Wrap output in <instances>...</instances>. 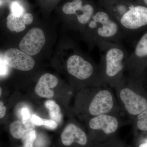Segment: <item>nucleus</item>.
<instances>
[{
	"mask_svg": "<svg viewBox=\"0 0 147 147\" xmlns=\"http://www.w3.org/2000/svg\"><path fill=\"white\" fill-rule=\"evenodd\" d=\"M36 138V131L32 130L27 133L21 139L23 147H34L33 143Z\"/></svg>",
	"mask_w": 147,
	"mask_h": 147,
	"instance_id": "18",
	"label": "nucleus"
},
{
	"mask_svg": "<svg viewBox=\"0 0 147 147\" xmlns=\"http://www.w3.org/2000/svg\"><path fill=\"white\" fill-rule=\"evenodd\" d=\"M85 30L91 48L100 41L121 43L125 36L118 22L112 15L102 11L94 12Z\"/></svg>",
	"mask_w": 147,
	"mask_h": 147,
	"instance_id": "2",
	"label": "nucleus"
},
{
	"mask_svg": "<svg viewBox=\"0 0 147 147\" xmlns=\"http://www.w3.org/2000/svg\"><path fill=\"white\" fill-rule=\"evenodd\" d=\"M119 24L125 34L147 26V7L133 6L122 16Z\"/></svg>",
	"mask_w": 147,
	"mask_h": 147,
	"instance_id": "4",
	"label": "nucleus"
},
{
	"mask_svg": "<svg viewBox=\"0 0 147 147\" xmlns=\"http://www.w3.org/2000/svg\"><path fill=\"white\" fill-rule=\"evenodd\" d=\"M144 1L147 5V0H144Z\"/></svg>",
	"mask_w": 147,
	"mask_h": 147,
	"instance_id": "26",
	"label": "nucleus"
},
{
	"mask_svg": "<svg viewBox=\"0 0 147 147\" xmlns=\"http://www.w3.org/2000/svg\"><path fill=\"white\" fill-rule=\"evenodd\" d=\"M137 126L140 130L147 131V109L138 115Z\"/></svg>",
	"mask_w": 147,
	"mask_h": 147,
	"instance_id": "19",
	"label": "nucleus"
},
{
	"mask_svg": "<svg viewBox=\"0 0 147 147\" xmlns=\"http://www.w3.org/2000/svg\"><path fill=\"white\" fill-rule=\"evenodd\" d=\"M138 147H147V141L139 145Z\"/></svg>",
	"mask_w": 147,
	"mask_h": 147,
	"instance_id": "24",
	"label": "nucleus"
},
{
	"mask_svg": "<svg viewBox=\"0 0 147 147\" xmlns=\"http://www.w3.org/2000/svg\"><path fill=\"white\" fill-rule=\"evenodd\" d=\"M58 124L52 119H42L41 125H44L46 128L51 129H55L57 128Z\"/></svg>",
	"mask_w": 147,
	"mask_h": 147,
	"instance_id": "20",
	"label": "nucleus"
},
{
	"mask_svg": "<svg viewBox=\"0 0 147 147\" xmlns=\"http://www.w3.org/2000/svg\"><path fill=\"white\" fill-rule=\"evenodd\" d=\"M147 58V32L143 35L137 42L134 52L127 57L126 65H131L136 61L146 59Z\"/></svg>",
	"mask_w": 147,
	"mask_h": 147,
	"instance_id": "14",
	"label": "nucleus"
},
{
	"mask_svg": "<svg viewBox=\"0 0 147 147\" xmlns=\"http://www.w3.org/2000/svg\"><path fill=\"white\" fill-rule=\"evenodd\" d=\"M114 100L112 94L107 90L98 92L93 98L89 106V112L92 116L107 114L113 109Z\"/></svg>",
	"mask_w": 147,
	"mask_h": 147,
	"instance_id": "9",
	"label": "nucleus"
},
{
	"mask_svg": "<svg viewBox=\"0 0 147 147\" xmlns=\"http://www.w3.org/2000/svg\"><path fill=\"white\" fill-rule=\"evenodd\" d=\"M45 107L49 111L50 118L58 124L60 123L62 120V115L61 108L58 104L53 100H48L45 103Z\"/></svg>",
	"mask_w": 147,
	"mask_h": 147,
	"instance_id": "16",
	"label": "nucleus"
},
{
	"mask_svg": "<svg viewBox=\"0 0 147 147\" xmlns=\"http://www.w3.org/2000/svg\"><path fill=\"white\" fill-rule=\"evenodd\" d=\"M9 131L14 139H21L26 134L30 131L22 121H16L11 124Z\"/></svg>",
	"mask_w": 147,
	"mask_h": 147,
	"instance_id": "15",
	"label": "nucleus"
},
{
	"mask_svg": "<svg viewBox=\"0 0 147 147\" xmlns=\"http://www.w3.org/2000/svg\"><path fill=\"white\" fill-rule=\"evenodd\" d=\"M23 147V146H20V147Z\"/></svg>",
	"mask_w": 147,
	"mask_h": 147,
	"instance_id": "27",
	"label": "nucleus"
},
{
	"mask_svg": "<svg viewBox=\"0 0 147 147\" xmlns=\"http://www.w3.org/2000/svg\"><path fill=\"white\" fill-rule=\"evenodd\" d=\"M66 68L70 75L81 81L89 79L93 82L100 81L98 68L92 59L78 55H71L67 61Z\"/></svg>",
	"mask_w": 147,
	"mask_h": 147,
	"instance_id": "3",
	"label": "nucleus"
},
{
	"mask_svg": "<svg viewBox=\"0 0 147 147\" xmlns=\"http://www.w3.org/2000/svg\"><path fill=\"white\" fill-rule=\"evenodd\" d=\"M61 142L65 147L76 144L85 146L88 144V139L86 132L75 125L69 124L64 129L61 135Z\"/></svg>",
	"mask_w": 147,
	"mask_h": 147,
	"instance_id": "10",
	"label": "nucleus"
},
{
	"mask_svg": "<svg viewBox=\"0 0 147 147\" xmlns=\"http://www.w3.org/2000/svg\"><path fill=\"white\" fill-rule=\"evenodd\" d=\"M96 45L100 53L98 73L100 81L120 82L128 56L126 49L121 43L109 41H99Z\"/></svg>",
	"mask_w": 147,
	"mask_h": 147,
	"instance_id": "1",
	"label": "nucleus"
},
{
	"mask_svg": "<svg viewBox=\"0 0 147 147\" xmlns=\"http://www.w3.org/2000/svg\"><path fill=\"white\" fill-rule=\"evenodd\" d=\"M45 42V36L42 30L35 28L31 29L22 38L19 47L24 53L34 56L40 52Z\"/></svg>",
	"mask_w": 147,
	"mask_h": 147,
	"instance_id": "6",
	"label": "nucleus"
},
{
	"mask_svg": "<svg viewBox=\"0 0 147 147\" xmlns=\"http://www.w3.org/2000/svg\"><path fill=\"white\" fill-rule=\"evenodd\" d=\"M92 130L101 131L105 135L114 134L117 130L119 122L115 117L107 114L95 116L89 122Z\"/></svg>",
	"mask_w": 147,
	"mask_h": 147,
	"instance_id": "11",
	"label": "nucleus"
},
{
	"mask_svg": "<svg viewBox=\"0 0 147 147\" xmlns=\"http://www.w3.org/2000/svg\"><path fill=\"white\" fill-rule=\"evenodd\" d=\"M8 66L4 57L3 59L0 58V77L5 76L8 74Z\"/></svg>",
	"mask_w": 147,
	"mask_h": 147,
	"instance_id": "21",
	"label": "nucleus"
},
{
	"mask_svg": "<svg viewBox=\"0 0 147 147\" xmlns=\"http://www.w3.org/2000/svg\"><path fill=\"white\" fill-rule=\"evenodd\" d=\"M4 59L9 66L21 71L31 70L35 65L34 60L31 56L16 48L6 50Z\"/></svg>",
	"mask_w": 147,
	"mask_h": 147,
	"instance_id": "8",
	"label": "nucleus"
},
{
	"mask_svg": "<svg viewBox=\"0 0 147 147\" xmlns=\"http://www.w3.org/2000/svg\"><path fill=\"white\" fill-rule=\"evenodd\" d=\"M33 21V17L31 13L26 12L17 16L10 13L7 18V26L11 31L20 32L25 30L26 25H30Z\"/></svg>",
	"mask_w": 147,
	"mask_h": 147,
	"instance_id": "13",
	"label": "nucleus"
},
{
	"mask_svg": "<svg viewBox=\"0 0 147 147\" xmlns=\"http://www.w3.org/2000/svg\"><path fill=\"white\" fill-rule=\"evenodd\" d=\"M6 109L3 103L0 101V119L2 118L5 115Z\"/></svg>",
	"mask_w": 147,
	"mask_h": 147,
	"instance_id": "23",
	"label": "nucleus"
},
{
	"mask_svg": "<svg viewBox=\"0 0 147 147\" xmlns=\"http://www.w3.org/2000/svg\"><path fill=\"white\" fill-rule=\"evenodd\" d=\"M12 13L15 16H19L24 13L23 8L17 3H13L11 5Z\"/></svg>",
	"mask_w": 147,
	"mask_h": 147,
	"instance_id": "22",
	"label": "nucleus"
},
{
	"mask_svg": "<svg viewBox=\"0 0 147 147\" xmlns=\"http://www.w3.org/2000/svg\"><path fill=\"white\" fill-rule=\"evenodd\" d=\"M2 92V90L1 88L0 87V96H1V95Z\"/></svg>",
	"mask_w": 147,
	"mask_h": 147,
	"instance_id": "25",
	"label": "nucleus"
},
{
	"mask_svg": "<svg viewBox=\"0 0 147 147\" xmlns=\"http://www.w3.org/2000/svg\"><path fill=\"white\" fill-rule=\"evenodd\" d=\"M21 114L22 117V122L30 131L34 130L35 125L32 120L29 109L27 108H23L21 110Z\"/></svg>",
	"mask_w": 147,
	"mask_h": 147,
	"instance_id": "17",
	"label": "nucleus"
},
{
	"mask_svg": "<svg viewBox=\"0 0 147 147\" xmlns=\"http://www.w3.org/2000/svg\"><path fill=\"white\" fill-rule=\"evenodd\" d=\"M58 82L57 77L50 74H45L38 82L35 89L36 93L41 97L53 98L55 94L53 89L57 86Z\"/></svg>",
	"mask_w": 147,
	"mask_h": 147,
	"instance_id": "12",
	"label": "nucleus"
},
{
	"mask_svg": "<svg viewBox=\"0 0 147 147\" xmlns=\"http://www.w3.org/2000/svg\"><path fill=\"white\" fill-rule=\"evenodd\" d=\"M120 98L127 113L137 115L147 109V100L127 88H124L120 92Z\"/></svg>",
	"mask_w": 147,
	"mask_h": 147,
	"instance_id": "7",
	"label": "nucleus"
},
{
	"mask_svg": "<svg viewBox=\"0 0 147 147\" xmlns=\"http://www.w3.org/2000/svg\"><path fill=\"white\" fill-rule=\"evenodd\" d=\"M63 12L67 15H74L77 22L86 28L95 12L94 9L89 3L84 4L82 0H73L65 3L62 7Z\"/></svg>",
	"mask_w": 147,
	"mask_h": 147,
	"instance_id": "5",
	"label": "nucleus"
}]
</instances>
